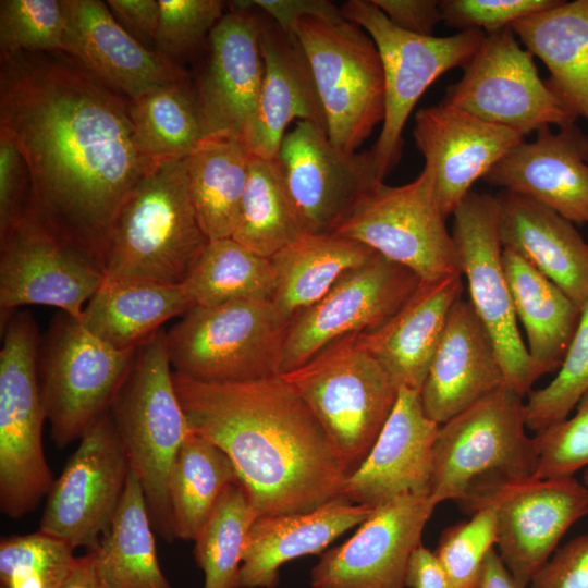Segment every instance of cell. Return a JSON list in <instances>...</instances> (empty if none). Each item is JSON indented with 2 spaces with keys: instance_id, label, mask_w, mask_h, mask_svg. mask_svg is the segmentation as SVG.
I'll return each mask as SVG.
<instances>
[{
  "instance_id": "6da1fadb",
  "label": "cell",
  "mask_w": 588,
  "mask_h": 588,
  "mask_svg": "<svg viewBox=\"0 0 588 588\" xmlns=\"http://www.w3.org/2000/svg\"><path fill=\"white\" fill-rule=\"evenodd\" d=\"M131 105L62 50L0 57V132L26 163L33 208L102 269L118 213L158 166L137 142Z\"/></svg>"
},
{
  "instance_id": "7a4b0ae2",
  "label": "cell",
  "mask_w": 588,
  "mask_h": 588,
  "mask_svg": "<svg viewBox=\"0 0 588 588\" xmlns=\"http://www.w3.org/2000/svg\"><path fill=\"white\" fill-rule=\"evenodd\" d=\"M173 382L189 429L228 455L257 516L307 513L342 497L336 449L280 375L209 383L173 371Z\"/></svg>"
},
{
  "instance_id": "3957f363",
  "label": "cell",
  "mask_w": 588,
  "mask_h": 588,
  "mask_svg": "<svg viewBox=\"0 0 588 588\" xmlns=\"http://www.w3.org/2000/svg\"><path fill=\"white\" fill-rule=\"evenodd\" d=\"M525 428L523 396L506 384L440 425L431 501L453 500L471 515L500 487L534 478L539 455Z\"/></svg>"
},
{
  "instance_id": "277c9868",
  "label": "cell",
  "mask_w": 588,
  "mask_h": 588,
  "mask_svg": "<svg viewBox=\"0 0 588 588\" xmlns=\"http://www.w3.org/2000/svg\"><path fill=\"white\" fill-rule=\"evenodd\" d=\"M209 242L192 201L185 159L166 161L140 181L118 213L103 271L183 284Z\"/></svg>"
},
{
  "instance_id": "5b68a950",
  "label": "cell",
  "mask_w": 588,
  "mask_h": 588,
  "mask_svg": "<svg viewBox=\"0 0 588 588\" xmlns=\"http://www.w3.org/2000/svg\"><path fill=\"white\" fill-rule=\"evenodd\" d=\"M109 413L130 469L143 490L154 530L172 542L175 536L168 480L191 429L175 391L164 329L137 347Z\"/></svg>"
},
{
  "instance_id": "8992f818",
  "label": "cell",
  "mask_w": 588,
  "mask_h": 588,
  "mask_svg": "<svg viewBox=\"0 0 588 588\" xmlns=\"http://www.w3.org/2000/svg\"><path fill=\"white\" fill-rule=\"evenodd\" d=\"M319 420L347 477L365 461L390 417L399 389L360 342L343 336L280 375Z\"/></svg>"
},
{
  "instance_id": "52a82bcc",
  "label": "cell",
  "mask_w": 588,
  "mask_h": 588,
  "mask_svg": "<svg viewBox=\"0 0 588 588\" xmlns=\"http://www.w3.org/2000/svg\"><path fill=\"white\" fill-rule=\"evenodd\" d=\"M0 509L10 518L33 512L53 476L42 449L46 419L38 383L40 336L28 311L1 316Z\"/></svg>"
},
{
  "instance_id": "ba28073f",
  "label": "cell",
  "mask_w": 588,
  "mask_h": 588,
  "mask_svg": "<svg viewBox=\"0 0 588 588\" xmlns=\"http://www.w3.org/2000/svg\"><path fill=\"white\" fill-rule=\"evenodd\" d=\"M290 321L269 298L195 306L167 331L171 367L209 383L277 376Z\"/></svg>"
},
{
  "instance_id": "9c48e42d",
  "label": "cell",
  "mask_w": 588,
  "mask_h": 588,
  "mask_svg": "<svg viewBox=\"0 0 588 588\" xmlns=\"http://www.w3.org/2000/svg\"><path fill=\"white\" fill-rule=\"evenodd\" d=\"M293 35L308 60L326 115L327 135L356 152L385 114L383 69L371 37L346 19L305 16Z\"/></svg>"
},
{
  "instance_id": "30bf717a",
  "label": "cell",
  "mask_w": 588,
  "mask_h": 588,
  "mask_svg": "<svg viewBox=\"0 0 588 588\" xmlns=\"http://www.w3.org/2000/svg\"><path fill=\"white\" fill-rule=\"evenodd\" d=\"M38 356V383L46 419L58 448L79 440L110 407L136 348L119 350L63 311L52 320Z\"/></svg>"
},
{
  "instance_id": "8fae6325",
  "label": "cell",
  "mask_w": 588,
  "mask_h": 588,
  "mask_svg": "<svg viewBox=\"0 0 588 588\" xmlns=\"http://www.w3.org/2000/svg\"><path fill=\"white\" fill-rule=\"evenodd\" d=\"M340 9L344 19L371 37L380 54L385 114L370 151L383 181L400 161L403 128L421 95L445 72L463 68L487 35L479 29L445 37L413 34L395 26L371 0L345 1Z\"/></svg>"
},
{
  "instance_id": "7c38bea8",
  "label": "cell",
  "mask_w": 588,
  "mask_h": 588,
  "mask_svg": "<svg viewBox=\"0 0 588 588\" xmlns=\"http://www.w3.org/2000/svg\"><path fill=\"white\" fill-rule=\"evenodd\" d=\"M429 167L411 183L378 182L367 191L332 233L357 241L384 258L411 269L421 281L461 274Z\"/></svg>"
},
{
  "instance_id": "4fadbf2b",
  "label": "cell",
  "mask_w": 588,
  "mask_h": 588,
  "mask_svg": "<svg viewBox=\"0 0 588 588\" xmlns=\"http://www.w3.org/2000/svg\"><path fill=\"white\" fill-rule=\"evenodd\" d=\"M532 57L511 27L487 35L440 103L524 136L576 123L578 118L540 78Z\"/></svg>"
},
{
  "instance_id": "5bb4252c",
  "label": "cell",
  "mask_w": 588,
  "mask_h": 588,
  "mask_svg": "<svg viewBox=\"0 0 588 588\" xmlns=\"http://www.w3.org/2000/svg\"><path fill=\"white\" fill-rule=\"evenodd\" d=\"M454 216L453 240L470 304L490 334L504 384L524 396L536 378L520 332L503 267L497 195L469 192Z\"/></svg>"
},
{
  "instance_id": "9a60e30c",
  "label": "cell",
  "mask_w": 588,
  "mask_h": 588,
  "mask_svg": "<svg viewBox=\"0 0 588 588\" xmlns=\"http://www.w3.org/2000/svg\"><path fill=\"white\" fill-rule=\"evenodd\" d=\"M106 278L102 267L49 230L33 204L0 235L1 316L25 305L52 306L83 319Z\"/></svg>"
},
{
  "instance_id": "2e32d148",
  "label": "cell",
  "mask_w": 588,
  "mask_h": 588,
  "mask_svg": "<svg viewBox=\"0 0 588 588\" xmlns=\"http://www.w3.org/2000/svg\"><path fill=\"white\" fill-rule=\"evenodd\" d=\"M420 281L411 269L380 254L346 272L322 298L291 319L279 375L343 336L379 328L409 299Z\"/></svg>"
},
{
  "instance_id": "e0dca14e",
  "label": "cell",
  "mask_w": 588,
  "mask_h": 588,
  "mask_svg": "<svg viewBox=\"0 0 588 588\" xmlns=\"http://www.w3.org/2000/svg\"><path fill=\"white\" fill-rule=\"evenodd\" d=\"M130 466L110 413L79 439L47 495L39 530L96 550L122 500Z\"/></svg>"
},
{
  "instance_id": "ac0fdd59",
  "label": "cell",
  "mask_w": 588,
  "mask_h": 588,
  "mask_svg": "<svg viewBox=\"0 0 588 588\" xmlns=\"http://www.w3.org/2000/svg\"><path fill=\"white\" fill-rule=\"evenodd\" d=\"M197 54L200 58L192 81L204 136L232 131L246 144L265 72L253 3L232 1Z\"/></svg>"
},
{
  "instance_id": "d6986e66",
  "label": "cell",
  "mask_w": 588,
  "mask_h": 588,
  "mask_svg": "<svg viewBox=\"0 0 588 588\" xmlns=\"http://www.w3.org/2000/svg\"><path fill=\"white\" fill-rule=\"evenodd\" d=\"M278 160L304 234H332L357 200L381 180L370 150L346 154L319 126L297 121Z\"/></svg>"
},
{
  "instance_id": "ffe728a7",
  "label": "cell",
  "mask_w": 588,
  "mask_h": 588,
  "mask_svg": "<svg viewBox=\"0 0 588 588\" xmlns=\"http://www.w3.org/2000/svg\"><path fill=\"white\" fill-rule=\"evenodd\" d=\"M486 505L495 512L498 554L527 588L560 539L588 513V489L574 476L531 478L500 487L474 512Z\"/></svg>"
},
{
  "instance_id": "44dd1931",
  "label": "cell",
  "mask_w": 588,
  "mask_h": 588,
  "mask_svg": "<svg viewBox=\"0 0 588 588\" xmlns=\"http://www.w3.org/2000/svg\"><path fill=\"white\" fill-rule=\"evenodd\" d=\"M437 505L409 494L376 507L344 543L328 549L310 571L311 588H405L413 552Z\"/></svg>"
},
{
  "instance_id": "7402d4cb",
  "label": "cell",
  "mask_w": 588,
  "mask_h": 588,
  "mask_svg": "<svg viewBox=\"0 0 588 588\" xmlns=\"http://www.w3.org/2000/svg\"><path fill=\"white\" fill-rule=\"evenodd\" d=\"M413 136L425 166L433 172L445 217L454 213L477 180H483L525 138L515 130L440 102L416 112Z\"/></svg>"
},
{
  "instance_id": "603a6c76",
  "label": "cell",
  "mask_w": 588,
  "mask_h": 588,
  "mask_svg": "<svg viewBox=\"0 0 588 588\" xmlns=\"http://www.w3.org/2000/svg\"><path fill=\"white\" fill-rule=\"evenodd\" d=\"M62 51L99 81L136 100L150 89L189 77L187 71L136 40L99 0H62Z\"/></svg>"
},
{
  "instance_id": "cb8c5ba5",
  "label": "cell",
  "mask_w": 588,
  "mask_h": 588,
  "mask_svg": "<svg viewBox=\"0 0 588 588\" xmlns=\"http://www.w3.org/2000/svg\"><path fill=\"white\" fill-rule=\"evenodd\" d=\"M439 428L426 416L420 393L400 388L390 417L365 461L346 478L342 497L376 509L400 497L429 494Z\"/></svg>"
},
{
  "instance_id": "d4e9b609",
  "label": "cell",
  "mask_w": 588,
  "mask_h": 588,
  "mask_svg": "<svg viewBox=\"0 0 588 588\" xmlns=\"http://www.w3.org/2000/svg\"><path fill=\"white\" fill-rule=\"evenodd\" d=\"M490 185L534 199L578 225H588V134L576 123L537 131L483 177Z\"/></svg>"
},
{
  "instance_id": "484cf974",
  "label": "cell",
  "mask_w": 588,
  "mask_h": 588,
  "mask_svg": "<svg viewBox=\"0 0 588 588\" xmlns=\"http://www.w3.org/2000/svg\"><path fill=\"white\" fill-rule=\"evenodd\" d=\"M504 384L499 355L469 301L453 306L420 391L424 412L442 425Z\"/></svg>"
},
{
  "instance_id": "4316f807",
  "label": "cell",
  "mask_w": 588,
  "mask_h": 588,
  "mask_svg": "<svg viewBox=\"0 0 588 588\" xmlns=\"http://www.w3.org/2000/svg\"><path fill=\"white\" fill-rule=\"evenodd\" d=\"M257 14L265 72L256 119L246 146L254 156L277 159L292 121L309 122L327 132L326 115L297 38L258 9Z\"/></svg>"
},
{
  "instance_id": "83f0119b",
  "label": "cell",
  "mask_w": 588,
  "mask_h": 588,
  "mask_svg": "<svg viewBox=\"0 0 588 588\" xmlns=\"http://www.w3.org/2000/svg\"><path fill=\"white\" fill-rule=\"evenodd\" d=\"M463 289L461 274L420 281L409 299L387 322L358 334L397 389L420 393Z\"/></svg>"
},
{
  "instance_id": "f1b7e54d",
  "label": "cell",
  "mask_w": 588,
  "mask_h": 588,
  "mask_svg": "<svg viewBox=\"0 0 588 588\" xmlns=\"http://www.w3.org/2000/svg\"><path fill=\"white\" fill-rule=\"evenodd\" d=\"M373 510L340 497L307 513L258 516L245 540L238 588H275L284 563L322 553Z\"/></svg>"
},
{
  "instance_id": "f546056e",
  "label": "cell",
  "mask_w": 588,
  "mask_h": 588,
  "mask_svg": "<svg viewBox=\"0 0 588 588\" xmlns=\"http://www.w3.org/2000/svg\"><path fill=\"white\" fill-rule=\"evenodd\" d=\"M500 237L555 283L580 309L588 303V243L574 223L523 195L503 191Z\"/></svg>"
},
{
  "instance_id": "4dcf8cb0",
  "label": "cell",
  "mask_w": 588,
  "mask_h": 588,
  "mask_svg": "<svg viewBox=\"0 0 588 588\" xmlns=\"http://www.w3.org/2000/svg\"><path fill=\"white\" fill-rule=\"evenodd\" d=\"M510 27L546 64L551 90L588 123V0H559Z\"/></svg>"
},
{
  "instance_id": "1f68e13d",
  "label": "cell",
  "mask_w": 588,
  "mask_h": 588,
  "mask_svg": "<svg viewBox=\"0 0 588 588\" xmlns=\"http://www.w3.org/2000/svg\"><path fill=\"white\" fill-rule=\"evenodd\" d=\"M503 267L516 318L527 336L536 380L556 371L575 334L581 309L523 256L503 248Z\"/></svg>"
},
{
  "instance_id": "d6a6232c",
  "label": "cell",
  "mask_w": 588,
  "mask_h": 588,
  "mask_svg": "<svg viewBox=\"0 0 588 588\" xmlns=\"http://www.w3.org/2000/svg\"><path fill=\"white\" fill-rule=\"evenodd\" d=\"M195 307L183 284L106 277L83 311V322L119 350L136 348L169 319Z\"/></svg>"
},
{
  "instance_id": "836d02e7",
  "label": "cell",
  "mask_w": 588,
  "mask_h": 588,
  "mask_svg": "<svg viewBox=\"0 0 588 588\" xmlns=\"http://www.w3.org/2000/svg\"><path fill=\"white\" fill-rule=\"evenodd\" d=\"M252 154L241 135L220 131L203 137L185 159L192 201L209 241L232 237Z\"/></svg>"
},
{
  "instance_id": "e575fe53",
  "label": "cell",
  "mask_w": 588,
  "mask_h": 588,
  "mask_svg": "<svg viewBox=\"0 0 588 588\" xmlns=\"http://www.w3.org/2000/svg\"><path fill=\"white\" fill-rule=\"evenodd\" d=\"M376 254L357 241L334 234H303L270 258L275 274L272 302L291 320Z\"/></svg>"
},
{
  "instance_id": "d590c367",
  "label": "cell",
  "mask_w": 588,
  "mask_h": 588,
  "mask_svg": "<svg viewBox=\"0 0 588 588\" xmlns=\"http://www.w3.org/2000/svg\"><path fill=\"white\" fill-rule=\"evenodd\" d=\"M154 531L143 490L130 471L120 505L96 549L109 588H171L157 558Z\"/></svg>"
},
{
  "instance_id": "8d00e7d4",
  "label": "cell",
  "mask_w": 588,
  "mask_h": 588,
  "mask_svg": "<svg viewBox=\"0 0 588 588\" xmlns=\"http://www.w3.org/2000/svg\"><path fill=\"white\" fill-rule=\"evenodd\" d=\"M236 481L228 455L191 430L174 458L168 480L175 539L194 541L221 493Z\"/></svg>"
},
{
  "instance_id": "74e56055",
  "label": "cell",
  "mask_w": 588,
  "mask_h": 588,
  "mask_svg": "<svg viewBox=\"0 0 588 588\" xmlns=\"http://www.w3.org/2000/svg\"><path fill=\"white\" fill-rule=\"evenodd\" d=\"M131 115L142 150L156 164L186 159L204 137L191 76L133 100Z\"/></svg>"
},
{
  "instance_id": "f35d334b",
  "label": "cell",
  "mask_w": 588,
  "mask_h": 588,
  "mask_svg": "<svg viewBox=\"0 0 588 588\" xmlns=\"http://www.w3.org/2000/svg\"><path fill=\"white\" fill-rule=\"evenodd\" d=\"M303 234L278 158L252 155L232 238L248 250L271 258Z\"/></svg>"
},
{
  "instance_id": "ab89813d",
  "label": "cell",
  "mask_w": 588,
  "mask_h": 588,
  "mask_svg": "<svg viewBox=\"0 0 588 588\" xmlns=\"http://www.w3.org/2000/svg\"><path fill=\"white\" fill-rule=\"evenodd\" d=\"M183 285L194 306L246 298L272 299L275 274L270 258L229 237L207 244Z\"/></svg>"
},
{
  "instance_id": "60d3db41",
  "label": "cell",
  "mask_w": 588,
  "mask_h": 588,
  "mask_svg": "<svg viewBox=\"0 0 588 588\" xmlns=\"http://www.w3.org/2000/svg\"><path fill=\"white\" fill-rule=\"evenodd\" d=\"M257 517L238 481L229 485L194 540L204 588H238L245 540Z\"/></svg>"
},
{
  "instance_id": "b9f144b4",
  "label": "cell",
  "mask_w": 588,
  "mask_h": 588,
  "mask_svg": "<svg viewBox=\"0 0 588 588\" xmlns=\"http://www.w3.org/2000/svg\"><path fill=\"white\" fill-rule=\"evenodd\" d=\"M65 541L41 530L0 542V579L5 588H57L76 556Z\"/></svg>"
},
{
  "instance_id": "7bdbcfd3",
  "label": "cell",
  "mask_w": 588,
  "mask_h": 588,
  "mask_svg": "<svg viewBox=\"0 0 588 588\" xmlns=\"http://www.w3.org/2000/svg\"><path fill=\"white\" fill-rule=\"evenodd\" d=\"M588 390V303L554 379L528 393L526 427L538 432L566 417Z\"/></svg>"
},
{
  "instance_id": "ee69618b",
  "label": "cell",
  "mask_w": 588,
  "mask_h": 588,
  "mask_svg": "<svg viewBox=\"0 0 588 588\" xmlns=\"http://www.w3.org/2000/svg\"><path fill=\"white\" fill-rule=\"evenodd\" d=\"M498 541L494 509L486 505L470 518L445 528L434 555L451 588H479L483 562Z\"/></svg>"
},
{
  "instance_id": "f6af8a7d",
  "label": "cell",
  "mask_w": 588,
  "mask_h": 588,
  "mask_svg": "<svg viewBox=\"0 0 588 588\" xmlns=\"http://www.w3.org/2000/svg\"><path fill=\"white\" fill-rule=\"evenodd\" d=\"M65 12L62 0H1V56L62 50Z\"/></svg>"
},
{
  "instance_id": "bcb514c9",
  "label": "cell",
  "mask_w": 588,
  "mask_h": 588,
  "mask_svg": "<svg viewBox=\"0 0 588 588\" xmlns=\"http://www.w3.org/2000/svg\"><path fill=\"white\" fill-rule=\"evenodd\" d=\"M158 2L160 15L154 44L156 51L175 63L197 54L225 13L224 2L219 0Z\"/></svg>"
},
{
  "instance_id": "7dc6e473",
  "label": "cell",
  "mask_w": 588,
  "mask_h": 588,
  "mask_svg": "<svg viewBox=\"0 0 588 588\" xmlns=\"http://www.w3.org/2000/svg\"><path fill=\"white\" fill-rule=\"evenodd\" d=\"M538 465L534 478L574 476L588 467V390L579 399L572 417L555 422L534 436Z\"/></svg>"
},
{
  "instance_id": "c3c4849f",
  "label": "cell",
  "mask_w": 588,
  "mask_h": 588,
  "mask_svg": "<svg viewBox=\"0 0 588 588\" xmlns=\"http://www.w3.org/2000/svg\"><path fill=\"white\" fill-rule=\"evenodd\" d=\"M559 0H443L442 22L461 30L479 29L491 35L514 22L555 5Z\"/></svg>"
},
{
  "instance_id": "681fc988",
  "label": "cell",
  "mask_w": 588,
  "mask_h": 588,
  "mask_svg": "<svg viewBox=\"0 0 588 588\" xmlns=\"http://www.w3.org/2000/svg\"><path fill=\"white\" fill-rule=\"evenodd\" d=\"M30 204L26 163L12 139L0 132V235L16 224Z\"/></svg>"
},
{
  "instance_id": "f907efd6",
  "label": "cell",
  "mask_w": 588,
  "mask_h": 588,
  "mask_svg": "<svg viewBox=\"0 0 588 588\" xmlns=\"http://www.w3.org/2000/svg\"><path fill=\"white\" fill-rule=\"evenodd\" d=\"M530 588H588V532L558 549L538 571Z\"/></svg>"
},
{
  "instance_id": "816d5d0a",
  "label": "cell",
  "mask_w": 588,
  "mask_h": 588,
  "mask_svg": "<svg viewBox=\"0 0 588 588\" xmlns=\"http://www.w3.org/2000/svg\"><path fill=\"white\" fill-rule=\"evenodd\" d=\"M399 28L433 36V29L442 22L440 1L437 0H371Z\"/></svg>"
},
{
  "instance_id": "f5cc1de1",
  "label": "cell",
  "mask_w": 588,
  "mask_h": 588,
  "mask_svg": "<svg viewBox=\"0 0 588 588\" xmlns=\"http://www.w3.org/2000/svg\"><path fill=\"white\" fill-rule=\"evenodd\" d=\"M250 2L291 35L297 21L305 16H319L334 21L344 19L341 9L327 0H253Z\"/></svg>"
},
{
  "instance_id": "db71d44e",
  "label": "cell",
  "mask_w": 588,
  "mask_h": 588,
  "mask_svg": "<svg viewBox=\"0 0 588 588\" xmlns=\"http://www.w3.org/2000/svg\"><path fill=\"white\" fill-rule=\"evenodd\" d=\"M106 3L114 19L136 40L145 47L155 41L160 15L158 0H108Z\"/></svg>"
},
{
  "instance_id": "11a10c76",
  "label": "cell",
  "mask_w": 588,
  "mask_h": 588,
  "mask_svg": "<svg viewBox=\"0 0 588 588\" xmlns=\"http://www.w3.org/2000/svg\"><path fill=\"white\" fill-rule=\"evenodd\" d=\"M405 588H451L434 553L422 544L411 556Z\"/></svg>"
},
{
  "instance_id": "9f6ffc18",
  "label": "cell",
  "mask_w": 588,
  "mask_h": 588,
  "mask_svg": "<svg viewBox=\"0 0 588 588\" xmlns=\"http://www.w3.org/2000/svg\"><path fill=\"white\" fill-rule=\"evenodd\" d=\"M57 588H109L101 573L96 550L76 556L70 573Z\"/></svg>"
},
{
  "instance_id": "6f0895ef",
  "label": "cell",
  "mask_w": 588,
  "mask_h": 588,
  "mask_svg": "<svg viewBox=\"0 0 588 588\" xmlns=\"http://www.w3.org/2000/svg\"><path fill=\"white\" fill-rule=\"evenodd\" d=\"M479 588H526L518 584L501 561L495 549L489 551L483 562Z\"/></svg>"
},
{
  "instance_id": "680465c9",
  "label": "cell",
  "mask_w": 588,
  "mask_h": 588,
  "mask_svg": "<svg viewBox=\"0 0 588 588\" xmlns=\"http://www.w3.org/2000/svg\"><path fill=\"white\" fill-rule=\"evenodd\" d=\"M583 483L586 486V488L588 489V467L585 469L584 471V476H583Z\"/></svg>"
},
{
  "instance_id": "91938a15",
  "label": "cell",
  "mask_w": 588,
  "mask_h": 588,
  "mask_svg": "<svg viewBox=\"0 0 588 588\" xmlns=\"http://www.w3.org/2000/svg\"><path fill=\"white\" fill-rule=\"evenodd\" d=\"M1 588H5V587L1 586Z\"/></svg>"
}]
</instances>
